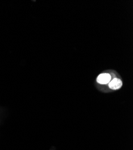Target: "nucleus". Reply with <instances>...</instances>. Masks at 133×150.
Masks as SVG:
<instances>
[{
    "instance_id": "obj_2",
    "label": "nucleus",
    "mask_w": 133,
    "mask_h": 150,
    "mask_svg": "<svg viewBox=\"0 0 133 150\" xmlns=\"http://www.w3.org/2000/svg\"><path fill=\"white\" fill-rule=\"evenodd\" d=\"M122 85L123 82L121 80L118 78H114L109 83V86L110 87V88L114 90L119 89L122 86Z\"/></svg>"
},
{
    "instance_id": "obj_1",
    "label": "nucleus",
    "mask_w": 133,
    "mask_h": 150,
    "mask_svg": "<svg viewBox=\"0 0 133 150\" xmlns=\"http://www.w3.org/2000/svg\"><path fill=\"white\" fill-rule=\"evenodd\" d=\"M111 75L109 73H102L97 78V81L100 84H107L111 81Z\"/></svg>"
}]
</instances>
